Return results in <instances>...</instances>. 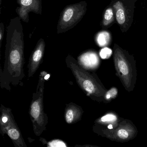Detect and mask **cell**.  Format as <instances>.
I'll list each match as a JSON object with an SVG mask.
<instances>
[{
  "instance_id": "obj_1",
  "label": "cell",
  "mask_w": 147,
  "mask_h": 147,
  "mask_svg": "<svg viewBox=\"0 0 147 147\" xmlns=\"http://www.w3.org/2000/svg\"><path fill=\"white\" fill-rule=\"evenodd\" d=\"M114 65L117 74L125 89L130 92L134 89L136 81V64L130 61L120 50H115Z\"/></svg>"
},
{
  "instance_id": "obj_2",
  "label": "cell",
  "mask_w": 147,
  "mask_h": 147,
  "mask_svg": "<svg viewBox=\"0 0 147 147\" xmlns=\"http://www.w3.org/2000/svg\"><path fill=\"white\" fill-rule=\"evenodd\" d=\"M86 11V4L81 2L65 7L61 13L57 26V33L66 32L74 27L83 18Z\"/></svg>"
},
{
  "instance_id": "obj_3",
  "label": "cell",
  "mask_w": 147,
  "mask_h": 147,
  "mask_svg": "<svg viewBox=\"0 0 147 147\" xmlns=\"http://www.w3.org/2000/svg\"><path fill=\"white\" fill-rule=\"evenodd\" d=\"M104 133L107 137L111 140L125 142L134 138L137 134V130L131 121L125 120L105 130Z\"/></svg>"
},
{
  "instance_id": "obj_4",
  "label": "cell",
  "mask_w": 147,
  "mask_h": 147,
  "mask_svg": "<svg viewBox=\"0 0 147 147\" xmlns=\"http://www.w3.org/2000/svg\"><path fill=\"white\" fill-rule=\"evenodd\" d=\"M20 7L17 8V12L19 18L25 22L29 21V12L33 11L41 14L42 11L41 0H18Z\"/></svg>"
},
{
  "instance_id": "obj_5",
  "label": "cell",
  "mask_w": 147,
  "mask_h": 147,
  "mask_svg": "<svg viewBox=\"0 0 147 147\" xmlns=\"http://www.w3.org/2000/svg\"><path fill=\"white\" fill-rule=\"evenodd\" d=\"M81 61L85 66L93 67L98 65V58L94 53H87L82 55L81 57Z\"/></svg>"
},
{
  "instance_id": "obj_6",
  "label": "cell",
  "mask_w": 147,
  "mask_h": 147,
  "mask_svg": "<svg viewBox=\"0 0 147 147\" xmlns=\"http://www.w3.org/2000/svg\"><path fill=\"white\" fill-rule=\"evenodd\" d=\"M100 121L106 124H110L111 127L108 129L112 128L114 125L118 123L117 117L113 113H107L100 118Z\"/></svg>"
},
{
  "instance_id": "obj_7",
  "label": "cell",
  "mask_w": 147,
  "mask_h": 147,
  "mask_svg": "<svg viewBox=\"0 0 147 147\" xmlns=\"http://www.w3.org/2000/svg\"><path fill=\"white\" fill-rule=\"evenodd\" d=\"M110 38V34L108 32H102L98 34L96 40L99 46H104L109 43Z\"/></svg>"
},
{
  "instance_id": "obj_8",
  "label": "cell",
  "mask_w": 147,
  "mask_h": 147,
  "mask_svg": "<svg viewBox=\"0 0 147 147\" xmlns=\"http://www.w3.org/2000/svg\"><path fill=\"white\" fill-rule=\"evenodd\" d=\"M118 90L116 88H112L107 91L105 94L104 99L107 102L111 101V100L115 98L117 95Z\"/></svg>"
},
{
  "instance_id": "obj_9",
  "label": "cell",
  "mask_w": 147,
  "mask_h": 147,
  "mask_svg": "<svg viewBox=\"0 0 147 147\" xmlns=\"http://www.w3.org/2000/svg\"><path fill=\"white\" fill-rule=\"evenodd\" d=\"M40 113V107L39 103L37 101H35L31 106V113L32 116L35 119H36L39 117Z\"/></svg>"
},
{
  "instance_id": "obj_10",
  "label": "cell",
  "mask_w": 147,
  "mask_h": 147,
  "mask_svg": "<svg viewBox=\"0 0 147 147\" xmlns=\"http://www.w3.org/2000/svg\"><path fill=\"white\" fill-rule=\"evenodd\" d=\"M116 19L119 24L123 25L125 22L124 11L122 8H119L116 12Z\"/></svg>"
},
{
  "instance_id": "obj_11",
  "label": "cell",
  "mask_w": 147,
  "mask_h": 147,
  "mask_svg": "<svg viewBox=\"0 0 147 147\" xmlns=\"http://www.w3.org/2000/svg\"><path fill=\"white\" fill-rule=\"evenodd\" d=\"M112 51L111 50L108 48H105L100 51V57L103 59L109 58L111 55Z\"/></svg>"
},
{
  "instance_id": "obj_12",
  "label": "cell",
  "mask_w": 147,
  "mask_h": 147,
  "mask_svg": "<svg viewBox=\"0 0 147 147\" xmlns=\"http://www.w3.org/2000/svg\"><path fill=\"white\" fill-rule=\"evenodd\" d=\"M8 136L13 140H17L20 137V133L16 129H12L8 131Z\"/></svg>"
},
{
  "instance_id": "obj_13",
  "label": "cell",
  "mask_w": 147,
  "mask_h": 147,
  "mask_svg": "<svg viewBox=\"0 0 147 147\" xmlns=\"http://www.w3.org/2000/svg\"><path fill=\"white\" fill-rule=\"evenodd\" d=\"M74 113L73 110L69 109L67 111L66 114V120L67 123H70L74 119Z\"/></svg>"
},
{
  "instance_id": "obj_14",
  "label": "cell",
  "mask_w": 147,
  "mask_h": 147,
  "mask_svg": "<svg viewBox=\"0 0 147 147\" xmlns=\"http://www.w3.org/2000/svg\"><path fill=\"white\" fill-rule=\"evenodd\" d=\"M104 18L106 21H110L113 18V12L111 8H108L106 11Z\"/></svg>"
},
{
  "instance_id": "obj_15",
  "label": "cell",
  "mask_w": 147,
  "mask_h": 147,
  "mask_svg": "<svg viewBox=\"0 0 147 147\" xmlns=\"http://www.w3.org/2000/svg\"><path fill=\"white\" fill-rule=\"evenodd\" d=\"M50 146L52 147H65L66 146L64 143L59 140H55L49 143Z\"/></svg>"
},
{
  "instance_id": "obj_16",
  "label": "cell",
  "mask_w": 147,
  "mask_h": 147,
  "mask_svg": "<svg viewBox=\"0 0 147 147\" xmlns=\"http://www.w3.org/2000/svg\"><path fill=\"white\" fill-rule=\"evenodd\" d=\"M4 24L3 23H1L0 25V42H1V45L2 39H3V36L4 34Z\"/></svg>"
},
{
  "instance_id": "obj_17",
  "label": "cell",
  "mask_w": 147,
  "mask_h": 147,
  "mask_svg": "<svg viewBox=\"0 0 147 147\" xmlns=\"http://www.w3.org/2000/svg\"><path fill=\"white\" fill-rule=\"evenodd\" d=\"M7 118L6 117H3V118H2V121L4 123H6V122H7Z\"/></svg>"
},
{
  "instance_id": "obj_18",
  "label": "cell",
  "mask_w": 147,
  "mask_h": 147,
  "mask_svg": "<svg viewBox=\"0 0 147 147\" xmlns=\"http://www.w3.org/2000/svg\"><path fill=\"white\" fill-rule=\"evenodd\" d=\"M49 75H46V76H45V80H48V79H49Z\"/></svg>"
},
{
  "instance_id": "obj_19",
  "label": "cell",
  "mask_w": 147,
  "mask_h": 147,
  "mask_svg": "<svg viewBox=\"0 0 147 147\" xmlns=\"http://www.w3.org/2000/svg\"><path fill=\"white\" fill-rule=\"evenodd\" d=\"M1 1H2V0H0V1H1Z\"/></svg>"
}]
</instances>
